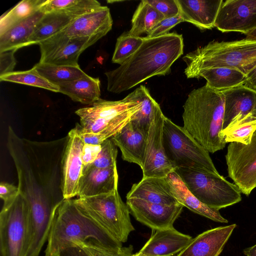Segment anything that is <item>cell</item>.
Instances as JSON below:
<instances>
[{"mask_svg":"<svg viewBox=\"0 0 256 256\" xmlns=\"http://www.w3.org/2000/svg\"><path fill=\"white\" fill-rule=\"evenodd\" d=\"M182 36L169 32L160 36L144 38L139 48L116 68L105 72L108 92L119 94L149 78L164 76L183 54Z\"/></svg>","mask_w":256,"mask_h":256,"instance_id":"1","label":"cell"},{"mask_svg":"<svg viewBox=\"0 0 256 256\" xmlns=\"http://www.w3.org/2000/svg\"><path fill=\"white\" fill-rule=\"evenodd\" d=\"M89 241L110 250L122 247V243L86 214L74 199H64L56 211L44 256H57L65 248Z\"/></svg>","mask_w":256,"mask_h":256,"instance_id":"2","label":"cell"},{"mask_svg":"<svg viewBox=\"0 0 256 256\" xmlns=\"http://www.w3.org/2000/svg\"><path fill=\"white\" fill-rule=\"evenodd\" d=\"M224 106L222 92L206 84L191 91L183 106V127L208 152L226 144L222 135Z\"/></svg>","mask_w":256,"mask_h":256,"instance_id":"3","label":"cell"},{"mask_svg":"<svg viewBox=\"0 0 256 256\" xmlns=\"http://www.w3.org/2000/svg\"><path fill=\"white\" fill-rule=\"evenodd\" d=\"M182 60L186 64L184 74L204 68L229 67L246 74L256 66V40L212 41L189 52Z\"/></svg>","mask_w":256,"mask_h":256,"instance_id":"4","label":"cell"},{"mask_svg":"<svg viewBox=\"0 0 256 256\" xmlns=\"http://www.w3.org/2000/svg\"><path fill=\"white\" fill-rule=\"evenodd\" d=\"M163 142L166 156L177 168L220 175L208 152L182 126L165 117Z\"/></svg>","mask_w":256,"mask_h":256,"instance_id":"5","label":"cell"},{"mask_svg":"<svg viewBox=\"0 0 256 256\" xmlns=\"http://www.w3.org/2000/svg\"><path fill=\"white\" fill-rule=\"evenodd\" d=\"M74 200L86 214L122 243L126 242L129 234L134 230L129 208L122 200L118 190L104 194Z\"/></svg>","mask_w":256,"mask_h":256,"instance_id":"6","label":"cell"},{"mask_svg":"<svg viewBox=\"0 0 256 256\" xmlns=\"http://www.w3.org/2000/svg\"><path fill=\"white\" fill-rule=\"evenodd\" d=\"M140 108L141 103L128 95L116 101L100 98L90 106L76 110L80 123L76 127L80 133L96 134L108 128L120 130Z\"/></svg>","mask_w":256,"mask_h":256,"instance_id":"7","label":"cell"},{"mask_svg":"<svg viewBox=\"0 0 256 256\" xmlns=\"http://www.w3.org/2000/svg\"><path fill=\"white\" fill-rule=\"evenodd\" d=\"M175 171L191 193L210 208L219 210L242 200L239 188L220 174L186 168Z\"/></svg>","mask_w":256,"mask_h":256,"instance_id":"8","label":"cell"},{"mask_svg":"<svg viewBox=\"0 0 256 256\" xmlns=\"http://www.w3.org/2000/svg\"><path fill=\"white\" fill-rule=\"evenodd\" d=\"M28 243V206L20 193L0 213V256H26Z\"/></svg>","mask_w":256,"mask_h":256,"instance_id":"9","label":"cell"},{"mask_svg":"<svg viewBox=\"0 0 256 256\" xmlns=\"http://www.w3.org/2000/svg\"><path fill=\"white\" fill-rule=\"evenodd\" d=\"M166 116L160 105L156 108L146 134L142 166V177L166 178L176 170L168 158L163 142Z\"/></svg>","mask_w":256,"mask_h":256,"instance_id":"10","label":"cell"},{"mask_svg":"<svg viewBox=\"0 0 256 256\" xmlns=\"http://www.w3.org/2000/svg\"><path fill=\"white\" fill-rule=\"evenodd\" d=\"M228 176L248 196L256 188V130L250 142H230L226 154Z\"/></svg>","mask_w":256,"mask_h":256,"instance_id":"11","label":"cell"},{"mask_svg":"<svg viewBox=\"0 0 256 256\" xmlns=\"http://www.w3.org/2000/svg\"><path fill=\"white\" fill-rule=\"evenodd\" d=\"M214 27L224 32L246 34L256 28V0L224 1L216 16Z\"/></svg>","mask_w":256,"mask_h":256,"instance_id":"12","label":"cell"},{"mask_svg":"<svg viewBox=\"0 0 256 256\" xmlns=\"http://www.w3.org/2000/svg\"><path fill=\"white\" fill-rule=\"evenodd\" d=\"M68 141L62 161V184L64 199L78 194V184L82 176V153L84 142L76 126L68 132Z\"/></svg>","mask_w":256,"mask_h":256,"instance_id":"13","label":"cell"},{"mask_svg":"<svg viewBox=\"0 0 256 256\" xmlns=\"http://www.w3.org/2000/svg\"><path fill=\"white\" fill-rule=\"evenodd\" d=\"M126 204L133 216L152 230L173 228L184 208L180 204L164 205L134 198H126Z\"/></svg>","mask_w":256,"mask_h":256,"instance_id":"14","label":"cell"},{"mask_svg":"<svg viewBox=\"0 0 256 256\" xmlns=\"http://www.w3.org/2000/svg\"><path fill=\"white\" fill-rule=\"evenodd\" d=\"M116 164L108 168L88 166L83 168L78 184L79 198H87L111 192L118 188Z\"/></svg>","mask_w":256,"mask_h":256,"instance_id":"15","label":"cell"},{"mask_svg":"<svg viewBox=\"0 0 256 256\" xmlns=\"http://www.w3.org/2000/svg\"><path fill=\"white\" fill-rule=\"evenodd\" d=\"M236 224L206 230L192 238L177 256H218Z\"/></svg>","mask_w":256,"mask_h":256,"instance_id":"16","label":"cell"},{"mask_svg":"<svg viewBox=\"0 0 256 256\" xmlns=\"http://www.w3.org/2000/svg\"><path fill=\"white\" fill-rule=\"evenodd\" d=\"M221 91L224 98L223 130L234 120L256 116V90L242 84Z\"/></svg>","mask_w":256,"mask_h":256,"instance_id":"17","label":"cell"},{"mask_svg":"<svg viewBox=\"0 0 256 256\" xmlns=\"http://www.w3.org/2000/svg\"><path fill=\"white\" fill-rule=\"evenodd\" d=\"M154 230L138 252L140 254L146 256H172L180 252L192 239L174 227Z\"/></svg>","mask_w":256,"mask_h":256,"instance_id":"18","label":"cell"},{"mask_svg":"<svg viewBox=\"0 0 256 256\" xmlns=\"http://www.w3.org/2000/svg\"><path fill=\"white\" fill-rule=\"evenodd\" d=\"M112 20L109 8L102 6L94 12L76 18L63 30L70 38L105 36L112 29Z\"/></svg>","mask_w":256,"mask_h":256,"instance_id":"19","label":"cell"},{"mask_svg":"<svg viewBox=\"0 0 256 256\" xmlns=\"http://www.w3.org/2000/svg\"><path fill=\"white\" fill-rule=\"evenodd\" d=\"M222 0H176L184 22L192 24L201 30L214 27Z\"/></svg>","mask_w":256,"mask_h":256,"instance_id":"20","label":"cell"},{"mask_svg":"<svg viewBox=\"0 0 256 256\" xmlns=\"http://www.w3.org/2000/svg\"><path fill=\"white\" fill-rule=\"evenodd\" d=\"M134 198L164 205L179 204L172 195L166 178L142 177L132 185L126 198Z\"/></svg>","mask_w":256,"mask_h":256,"instance_id":"21","label":"cell"},{"mask_svg":"<svg viewBox=\"0 0 256 256\" xmlns=\"http://www.w3.org/2000/svg\"><path fill=\"white\" fill-rule=\"evenodd\" d=\"M146 134L135 128L130 121L111 138L122 153L123 160L142 166Z\"/></svg>","mask_w":256,"mask_h":256,"instance_id":"22","label":"cell"},{"mask_svg":"<svg viewBox=\"0 0 256 256\" xmlns=\"http://www.w3.org/2000/svg\"><path fill=\"white\" fill-rule=\"evenodd\" d=\"M166 178L172 195L179 204L214 222H228V220L221 216L219 210L209 208L192 194L175 170L170 173Z\"/></svg>","mask_w":256,"mask_h":256,"instance_id":"23","label":"cell"},{"mask_svg":"<svg viewBox=\"0 0 256 256\" xmlns=\"http://www.w3.org/2000/svg\"><path fill=\"white\" fill-rule=\"evenodd\" d=\"M188 78H200L206 80V85L218 90H223L244 84L247 77L240 70L229 67L202 68L185 74Z\"/></svg>","mask_w":256,"mask_h":256,"instance_id":"24","label":"cell"},{"mask_svg":"<svg viewBox=\"0 0 256 256\" xmlns=\"http://www.w3.org/2000/svg\"><path fill=\"white\" fill-rule=\"evenodd\" d=\"M44 14L38 10L0 34V52L11 50L16 51L20 48L30 46L29 38Z\"/></svg>","mask_w":256,"mask_h":256,"instance_id":"25","label":"cell"},{"mask_svg":"<svg viewBox=\"0 0 256 256\" xmlns=\"http://www.w3.org/2000/svg\"><path fill=\"white\" fill-rule=\"evenodd\" d=\"M60 92L69 96L73 101L92 105L99 100L100 82L88 74L79 79L62 82L58 85Z\"/></svg>","mask_w":256,"mask_h":256,"instance_id":"26","label":"cell"},{"mask_svg":"<svg viewBox=\"0 0 256 256\" xmlns=\"http://www.w3.org/2000/svg\"><path fill=\"white\" fill-rule=\"evenodd\" d=\"M75 19L61 12L44 14L36 24L29 38V45L38 44L41 42L65 30Z\"/></svg>","mask_w":256,"mask_h":256,"instance_id":"27","label":"cell"},{"mask_svg":"<svg viewBox=\"0 0 256 256\" xmlns=\"http://www.w3.org/2000/svg\"><path fill=\"white\" fill-rule=\"evenodd\" d=\"M102 6L96 0H46L39 10L44 14L61 12L74 18L100 9Z\"/></svg>","mask_w":256,"mask_h":256,"instance_id":"28","label":"cell"},{"mask_svg":"<svg viewBox=\"0 0 256 256\" xmlns=\"http://www.w3.org/2000/svg\"><path fill=\"white\" fill-rule=\"evenodd\" d=\"M128 95L141 103L140 110L133 116L130 122L135 128L147 134L152 118L159 104L152 98L147 88L143 85Z\"/></svg>","mask_w":256,"mask_h":256,"instance_id":"29","label":"cell"},{"mask_svg":"<svg viewBox=\"0 0 256 256\" xmlns=\"http://www.w3.org/2000/svg\"><path fill=\"white\" fill-rule=\"evenodd\" d=\"M102 37L100 36L70 38L67 44L48 63L56 65L78 66L80 54Z\"/></svg>","mask_w":256,"mask_h":256,"instance_id":"30","label":"cell"},{"mask_svg":"<svg viewBox=\"0 0 256 256\" xmlns=\"http://www.w3.org/2000/svg\"><path fill=\"white\" fill-rule=\"evenodd\" d=\"M164 17L146 0H142L138 6L132 20L129 33L134 36L146 34Z\"/></svg>","mask_w":256,"mask_h":256,"instance_id":"31","label":"cell"},{"mask_svg":"<svg viewBox=\"0 0 256 256\" xmlns=\"http://www.w3.org/2000/svg\"><path fill=\"white\" fill-rule=\"evenodd\" d=\"M33 68L49 82L56 86L62 82L79 79L87 74L80 66H62L38 62Z\"/></svg>","mask_w":256,"mask_h":256,"instance_id":"32","label":"cell"},{"mask_svg":"<svg viewBox=\"0 0 256 256\" xmlns=\"http://www.w3.org/2000/svg\"><path fill=\"white\" fill-rule=\"evenodd\" d=\"M256 130V116L249 114L242 118L232 120L222 130V135L227 142L250 144Z\"/></svg>","mask_w":256,"mask_h":256,"instance_id":"33","label":"cell"},{"mask_svg":"<svg viewBox=\"0 0 256 256\" xmlns=\"http://www.w3.org/2000/svg\"><path fill=\"white\" fill-rule=\"evenodd\" d=\"M46 0H23L0 19V34L15 24L30 17L38 11Z\"/></svg>","mask_w":256,"mask_h":256,"instance_id":"34","label":"cell"},{"mask_svg":"<svg viewBox=\"0 0 256 256\" xmlns=\"http://www.w3.org/2000/svg\"><path fill=\"white\" fill-rule=\"evenodd\" d=\"M0 81H6L42 88L58 92L59 87L40 76L33 68L24 71L12 72L0 76Z\"/></svg>","mask_w":256,"mask_h":256,"instance_id":"35","label":"cell"},{"mask_svg":"<svg viewBox=\"0 0 256 256\" xmlns=\"http://www.w3.org/2000/svg\"><path fill=\"white\" fill-rule=\"evenodd\" d=\"M144 40V38L132 36L128 32H124L117 38L112 62L122 64L139 48Z\"/></svg>","mask_w":256,"mask_h":256,"instance_id":"36","label":"cell"},{"mask_svg":"<svg viewBox=\"0 0 256 256\" xmlns=\"http://www.w3.org/2000/svg\"><path fill=\"white\" fill-rule=\"evenodd\" d=\"M70 38L62 30L38 44L40 50L39 62L48 63L67 44Z\"/></svg>","mask_w":256,"mask_h":256,"instance_id":"37","label":"cell"},{"mask_svg":"<svg viewBox=\"0 0 256 256\" xmlns=\"http://www.w3.org/2000/svg\"><path fill=\"white\" fill-rule=\"evenodd\" d=\"M100 151L95 161L88 166L108 168L116 164L117 146L111 138L101 144Z\"/></svg>","mask_w":256,"mask_h":256,"instance_id":"38","label":"cell"},{"mask_svg":"<svg viewBox=\"0 0 256 256\" xmlns=\"http://www.w3.org/2000/svg\"><path fill=\"white\" fill-rule=\"evenodd\" d=\"M91 256H132L133 246L122 247L117 251L107 250L94 241L78 243Z\"/></svg>","mask_w":256,"mask_h":256,"instance_id":"39","label":"cell"},{"mask_svg":"<svg viewBox=\"0 0 256 256\" xmlns=\"http://www.w3.org/2000/svg\"><path fill=\"white\" fill-rule=\"evenodd\" d=\"M183 22L180 14L173 17L164 18L152 28L146 38H152L167 34L170 30Z\"/></svg>","mask_w":256,"mask_h":256,"instance_id":"40","label":"cell"},{"mask_svg":"<svg viewBox=\"0 0 256 256\" xmlns=\"http://www.w3.org/2000/svg\"><path fill=\"white\" fill-rule=\"evenodd\" d=\"M146 2L162 14L164 18L180 14L176 0H146Z\"/></svg>","mask_w":256,"mask_h":256,"instance_id":"41","label":"cell"},{"mask_svg":"<svg viewBox=\"0 0 256 256\" xmlns=\"http://www.w3.org/2000/svg\"><path fill=\"white\" fill-rule=\"evenodd\" d=\"M16 52L11 50L0 52V76L14 72L16 62L14 56Z\"/></svg>","mask_w":256,"mask_h":256,"instance_id":"42","label":"cell"},{"mask_svg":"<svg viewBox=\"0 0 256 256\" xmlns=\"http://www.w3.org/2000/svg\"><path fill=\"white\" fill-rule=\"evenodd\" d=\"M20 194L18 186L12 184L2 182L0 184V197L4 202V206L13 202Z\"/></svg>","mask_w":256,"mask_h":256,"instance_id":"43","label":"cell"},{"mask_svg":"<svg viewBox=\"0 0 256 256\" xmlns=\"http://www.w3.org/2000/svg\"><path fill=\"white\" fill-rule=\"evenodd\" d=\"M101 144L98 145L84 144L82 153L83 168L92 164L100 151Z\"/></svg>","mask_w":256,"mask_h":256,"instance_id":"44","label":"cell"},{"mask_svg":"<svg viewBox=\"0 0 256 256\" xmlns=\"http://www.w3.org/2000/svg\"><path fill=\"white\" fill-rule=\"evenodd\" d=\"M57 256H91L82 247L75 244L62 250Z\"/></svg>","mask_w":256,"mask_h":256,"instance_id":"45","label":"cell"},{"mask_svg":"<svg viewBox=\"0 0 256 256\" xmlns=\"http://www.w3.org/2000/svg\"><path fill=\"white\" fill-rule=\"evenodd\" d=\"M247 80L244 84L246 86L256 90V66L246 74Z\"/></svg>","mask_w":256,"mask_h":256,"instance_id":"46","label":"cell"},{"mask_svg":"<svg viewBox=\"0 0 256 256\" xmlns=\"http://www.w3.org/2000/svg\"><path fill=\"white\" fill-rule=\"evenodd\" d=\"M244 254L246 256H256V244L244 250Z\"/></svg>","mask_w":256,"mask_h":256,"instance_id":"47","label":"cell"},{"mask_svg":"<svg viewBox=\"0 0 256 256\" xmlns=\"http://www.w3.org/2000/svg\"><path fill=\"white\" fill-rule=\"evenodd\" d=\"M246 38L256 40V28L245 34Z\"/></svg>","mask_w":256,"mask_h":256,"instance_id":"48","label":"cell"},{"mask_svg":"<svg viewBox=\"0 0 256 256\" xmlns=\"http://www.w3.org/2000/svg\"><path fill=\"white\" fill-rule=\"evenodd\" d=\"M132 256H146L144 255V254H141L140 252H138L136 253L135 254H133Z\"/></svg>","mask_w":256,"mask_h":256,"instance_id":"49","label":"cell"}]
</instances>
